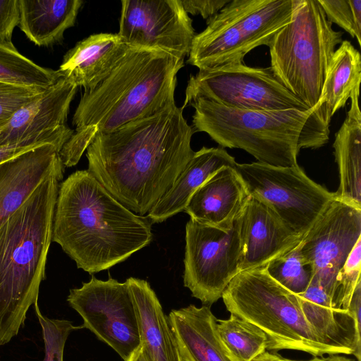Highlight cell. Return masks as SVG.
Segmentation results:
<instances>
[{"instance_id": "cell-1", "label": "cell", "mask_w": 361, "mask_h": 361, "mask_svg": "<svg viewBox=\"0 0 361 361\" xmlns=\"http://www.w3.org/2000/svg\"><path fill=\"white\" fill-rule=\"evenodd\" d=\"M175 103L107 133L86 149L87 171L121 204L144 216L193 156L195 133Z\"/></svg>"}, {"instance_id": "cell-2", "label": "cell", "mask_w": 361, "mask_h": 361, "mask_svg": "<svg viewBox=\"0 0 361 361\" xmlns=\"http://www.w3.org/2000/svg\"><path fill=\"white\" fill-rule=\"evenodd\" d=\"M184 59L158 49L129 47L102 80L84 91L73 117L75 127L59 152L64 166L78 164L94 137L156 114L175 103Z\"/></svg>"}, {"instance_id": "cell-3", "label": "cell", "mask_w": 361, "mask_h": 361, "mask_svg": "<svg viewBox=\"0 0 361 361\" xmlns=\"http://www.w3.org/2000/svg\"><path fill=\"white\" fill-rule=\"evenodd\" d=\"M152 240L148 218L116 200L87 171H76L59 188L52 241L94 274L123 262Z\"/></svg>"}, {"instance_id": "cell-4", "label": "cell", "mask_w": 361, "mask_h": 361, "mask_svg": "<svg viewBox=\"0 0 361 361\" xmlns=\"http://www.w3.org/2000/svg\"><path fill=\"white\" fill-rule=\"evenodd\" d=\"M63 176L59 172L44 180L0 224V345L18 334L38 301Z\"/></svg>"}, {"instance_id": "cell-5", "label": "cell", "mask_w": 361, "mask_h": 361, "mask_svg": "<svg viewBox=\"0 0 361 361\" xmlns=\"http://www.w3.org/2000/svg\"><path fill=\"white\" fill-rule=\"evenodd\" d=\"M194 132H204L222 148L241 149L258 162L275 166L298 164L301 149L322 147L307 111H255L226 107L197 98L190 104Z\"/></svg>"}, {"instance_id": "cell-6", "label": "cell", "mask_w": 361, "mask_h": 361, "mask_svg": "<svg viewBox=\"0 0 361 361\" xmlns=\"http://www.w3.org/2000/svg\"><path fill=\"white\" fill-rule=\"evenodd\" d=\"M343 32L336 31L318 0H298L290 21L269 44L278 80L310 109L319 102L329 66Z\"/></svg>"}, {"instance_id": "cell-7", "label": "cell", "mask_w": 361, "mask_h": 361, "mask_svg": "<svg viewBox=\"0 0 361 361\" xmlns=\"http://www.w3.org/2000/svg\"><path fill=\"white\" fill-rule=\"evenodd\" d=\"M221 298L230 313L255 324L266 334L268 350H295L314 357L338 355L310 325L298 295L273 279L266 267L240 271Z\"/></svg>"}, {"instance_id": "cell-8", "label": "cell", "mask_w": 361, "mask_h": 361, "mask_svg": "<svg viewBox=\"0 0 361 361\" xmlns=\"http://www.w3.org/2000/svg\"><path fill=\"white\" fill-rule=\"evenodd\" d=\"M298 0H231L196 34L188 62L209 70L243 63L255 48L269 46L291 18Z\"/></svg>"}, {"instance_id": "cell-9", "label": "cell", "mask_w": 361, "mask_h": 361, "mask_svg": "<svg viewBox=\"0 0 361 361\" xmlns=\"http://www.w3.org/2000/svg\"><path fill=\"white\" fill-rule=\"evenodd\" d=\"M197 98L239 109H311L284 87L271 67H250L244 63L199 70L190 75L182 108Z\"/></svg>"}, {"instance_id": "cell-10", "label": "cell", "mask_w": 361, "mask_h": 361, "mask_svg": "<svg viewBox=\"0 0 361 361\" xmlns=\"http://www.w3.org/2000/svg\"><path fill=\"white\" fill-rule=\"evenodd\" d=\"M235 169L250 195L266 203L300 237L311 228L336 197L309 178L298 164L275 166L236 163Z\"/></svg>"}, {"instance_id": "cell-11", "label": "cell", "mask_w": 361, "mask_h": 361, "mask_svg": "<svg viewBox=\"0 0 361 361\" xmlns=\"http://www.w3.org/2000/svg\"><path fill=\"white\" fill-rule=\"evenodd\" d=\"M241 253L237 220L224 231L190 219L185 226V287L210 306L240 272Z\"/></svg>"}, {"instance_id": "cell-12", "label": "cell", "mask_w": 361, "mask_h": 361, "mask_svg": "<svg viewBox=\"0 0 361 361\" xmlns=\"http://www.w3.org/2000/svg\"><path fill=\"white\" fill-rule=\"evenodd\" d=\"M69 305L82 317L80 328L92 331L99 340L127 361L141 345L133 300L126 282L92 276L80 288L70 290Z\"/></svg>"}, {"instance_id": "cell-13", "label": "cell", "mask_w": 361, "mask_h": 361, "mask_svg": "<svg viewBox=\"0 0 361 361\" xmlns=\"http://www.w3.org/2000/svg\"><path fill=\"white\" fill-rule=\"evenodd\" d=\"M361 239V209L335 197L302 235L300 250L336 309L337 276Z\"/></svg>"}, {"instance_id": "cell-14", "label": "cell", "mask_w": 361, "mask_h": 361, "mask_svg": "<svg viewBox=\"0 0 361 361\" xmlns=\"http://www.w3.org/2000/svg\"><path fill=\"white\" fill-rule=\"evenodd\" d=\"M192 23L181 0H123L117 34L129 47L184 59L196 35Z\"/></svg>"}, {"instance_id": "cell-15", "label": "cell", "mask_w": 361, "mask_h": 361, "mask_svg": "<svg viewBox=\"0 0 361 361\" xmlns=\"http://www.w3.org/2000/svg\"><path fill=\"white\" fill-rule=\"evenodd\" d=\"M77 89L73 82L61 78L0 128V145L50 143L61 151L74 133L66 123Z\"/></svg>"}, {"instance_id": "cell-16", "label": "cell", "mask_w": 361, "mask_h": 361, "mask_svg": "<svg viewBox=\"0 0 361 361\" xmlns=\"http://www.w3.org/2000/svg\"><path fill=\"white\" fill-rule=\"evenodd\" d=\"M241 243L240 271L266 267L300 241L261 200L250 197L237 219Z\"/></svg>"}, {"instance_id": "cell-17", "label": "cell", "mask_w": 361, "mask_h": 361, "mask_svg": "<svg viewBox=\"0 0 361 361\" xmlns=\"http://www.w3.org/2000/svg\"><path fill=\"white\" fill-rule=\"evenodd\" d=\"M60 149L47 143L0 164V224L50 176L64 171Z\"/></svg>"}, {"instance_id": "cell-18", "label": "cell", "mask_w": 361, "mask_h": 361, "mask_svg": "<svg viewBox=\"0 0 361 361\" xmlns=\"http://www.w3.org/2000/svg\"><path fill=\"white\" fill-rule=\"evenodd\" d=\"M250 193L235 166H224L194 192L184 211L190 219L224 231H230Z\"/></svg>"}, {"instance_id": "cell-19", "label": "cell", "mask_w": 361, "mask_h": 361, "mask_svg": "<svg viewBox=\"0 0 361 361\" xmlns=\"http://www.w3.org/2000/svg\"><path fill=\"white\" fill-rule=\"evenodd\" d=\"M168 320L183 361H235L219 337L209 305L172 310Z\"/></svg>"}, {"instance_id": "cell-20", "label": "cell", "mask_w": 361, "mask_h": 361, "mask_svg": "<svg viewBox=\"0 0 361 361\" xmlns=\"http://www.w3.org/2000/svg\"><path fill=\"white\" fill-rule=\"evenodd\" d=\"M128 48L118 34H94L78 42L64 55L58 71L85 91L107 76Z\"/></svg>"}, {"instance_id": "cell-21", "label": "cell", "mask_w": 361, "mask_h": 361, "mask_svg": "<svg viewBox=\"0 0 361 361\" xmlns=\"http://www.w3.org/2000/svg\"><path fill=\"white\" fill-rule=\"evenodd\" d=\"M305 319L324 343L336 354L353 355L361 361V336L349 311L336 309L316 282L298 295Z\"/></svg>"}, {"instance_id": "cell-22", "label": "cell", "mask_w": 361, "mask_h": 361, "mask_svg": "<svg viewBox=\"0 0 361 361\" xmlns=\"http://www.w3.org/2000/svg\"><path fill=\"white\" fill-rule=\"evenodd\" d=\"M134 305L141 345L150 361H183L161 305L149 283L130 277L126 281Z\"/></svg>"}, {"instance_id": "cell-23", "label": "cell", "mask_w": 361, "mask_h": 361, "mask_svg": "<svg viewBox=\"0 0 361 361\" xmlns=\"http://www.w3.org/2000/svg\"><path fill=\"white\" fill-rule=\"evenodd\" d=\"M237 162L224 148L203 147L195 152L171 188L147 214L151 222L160 223L184 211L194 192L207 180L224 166Z\"/></svg>"}, {"instance_id": "cell-24", "label": "cell", "mask_w": 361, "mask_h": 361, "mask_svg": "<svg viewBox=\"0 0 361 361\" xmlns=\"http://www.w3.org/2000/svg\"><path fill=\"white\" fill-rule=\"evenodd\" d=\"M360 85L350 94V108L333 144L340 178L336 198L361 209V112Z\"/></svg>"}, {"instance_id": "cell-25", "label": "cell", "mask_w": 361, "mask_h": 361, "mask_svg": "<svg viewBox=\"0 0 361 361\" xmlns=\"http://www.w3.org/2000/svg\"><path fill=\"white\" fill-rule=\"evenodd\" d=\"M81 0H18V26L35 44L49 47L63 39L75 25Z\"/></svg>"}, {"instance_id": "cell-26", "label": "cell", "mask_w": 361, "mask_h": 361, "mask_svg": "<svg viewBox=\"0 0 361 361\" xmlns=\"http://www.w3.org/2000/svg\"><path fill=\"white\" fill-rule=\"evenodd\" d=\"M360 80V54L350 42L343 40L334 51L321 98L315 106V117L324 129L329 130L332 116L345 106Z\"/></svg>"}, {"instance_id": "cell-27", "label": "cell", "mask_w": 361, "mask_h": 361, "mask_svg": "<svg viewBox=\"0 0 361 361\" xmlns=\"http://www.w3.org/2000/svg\"><path fill=\"white\" fill-rule=\"evenodd\" d=\"M62 77L58 70L39 66L22 55L11 40L0 38V81L47 89Z\"/></svg>"}, {"instance_id": "cell-28", "label": "cell", "mask_w": 361, "mask_h": 361, "mask_svg": "<svg viewBox=\"0 0 361 361\" xmlns=\"http://www.w3.org/2000/svg\"><path fill=\"white\" fill-rule=\"evenodd\" d=\"M217 331L227 351L235 361H252L267 349L266 334L255 324L231 314L217 319Z\"/></svg>"}, {"instance_id": "cell-29", "label": "cell", "mask_w": 361, "mask_h": 361, "mask_svg": "<svg viewBox=\"0 0 361 361\" xmlns=\"http://www.w3.org/2000/svg\"><path fill=\"white\" fill-rule=\"evenodd\" d=\"M266 269L273 279L295 295L303 293L313 277L312 268L302 255L299 243L271 262Z\"/></svg>"}, {"instance_id": "cell-30", "label": "cell", "mask_w": 361, "mask_h": 361, "mask_svg": "<svg viewBox=\"0 0 361 361\" xmlns=\"http://www.w3.org/2000/svg\"><path fill=\"white\" fill-rule=\"evenodd\" d=\"M35 313L42 328L45 355L43 361H63L66 341L71 332L78 327L64 319H49L44 316L38 301L34 304Z\"/></svg>"}, {"instance_id": "cell-31", "label": "cell", "mask_w": 361, "mask_h": 361, "mask_svg": "<svg viewBox=\"0 0 361 361\" xmlns=\"http://www.w3.org/2000/svg\"><path fill=\"white\" fill-rule=\"evenodd\" d=\"M328 20L344 29L361 45V0H318Z\"/></svg>"}, {"instance_id": "cell-32", "label": "cell", "mask_w": 361, "mask_h": 361, "mask_svg": "<svg viewBox=\"0 0 361 361\" xmlns=\"http://www.w3.org/2000/svg\"><path fill=\"white\" fill-rule=\"evenodd\" d=\"M47 89L0 81V128L6 126L13 114Z\"/></svg>"}, {"instance_id": "cell-33", "label": "cell", "mask_w": 361, "mask_h": 361, "mask_svg": "<svg viewBox=\"0 0 361 361\" xmlns=\"http://www.w3.org/2000/svg\"><path fill=\"white\" fill-rule=\"evenodd\" d=\"M361 239L350 252L337 276L336 309L347 310L353 291L361 281Z\"/></svg>"}, {"instance_id": "cell-34", "label": "cell", "mask_w": 361, "mask_h": 361, "mask_svg": "<svg viewBox=\"0 0 361 361\" xmlns=\"http://www.w3.org/2000/svg\"><path fill=\"white\" fill-rule=\"evenodd\" d=\"M18 21V0H0V38L11 40Z\"/></svg>"}, {"instance_id": "cell-35", "label": "cell", "mask_w": 361, "mask_h": 361, "mask_svg": "<svg viewBox=\"0 0 361 361\" xmlns=\"http://www.w3.org/2000/svg\"><path fill=\"white\" fill-rule=\"evenodd\" d=\"M231 0H181L186 13L192 15H200L204 19H209L216 15Z\"/></svg>"}, {"instance_id": "cell-36", "label": "cell", "mask_w": 361, "mask_h": 361, "mask_svg": "<svg viewBox=\"0 0 361 361\" xmlns=\"http://www.w3.org/2000/svg\"><path fill=\"white\" fill-rule=\"evenodd\" d=\"M38 146L29 144L0 145V164Z\"/></svg>"}, {"instance_id": "cell-37", "label": "cell", "mask_w": 361, "mask_h": 361, "mask_svg": "<svg viewBox=\"0 0 361 361\" xmlns=\"http://www.w3.org/2000/svg\"><path fill=\"white\" fill-rule=\"evenodd\" d=\"M284 359L276 353L266 350L252 361H284Z\"/></svg>"}, {"instance_id": "cell-38", "label": "cell", "mask_w": 361, "mask_h": 361, "mask_svg": "<svg viewBox=\"0 0 361 361\" xmlns=\"http://www.w3.org/2000/svg\"><path fill=\"white\" fill-rule=\"evenodd\" d=\"M127 361H150L143 346L140 345Z\"/></svg>"}, {"instance_id": "cell-39", "label": "cell", "mask_w": 361, "mask_h": 361, "mask_svg": "<svg viewBox=\"0 0 361 361\" xmlns=\"http://www.w3.org/2000/svg\"><path fill=\"white\" fill-rule=\"evenodd\" d=\"M284 361H330V355L327 357H324L323 356H314L309 360H292L285 358Z\"/></svg>"}, {"instance_id": "cell-40", "label": "cell", "mask_w": 361, "mask_h": 361, "mask_svg": "<svg viewBox=\"0 0 361 361\" xmlns=\"http://www.w3.org/2000/svg\"><path fill=\"white\" fill-rule=\"evenodd\" d=\"M330 361H354L353 359L338 355H330Z\"/></svg>"}]
</instances>
